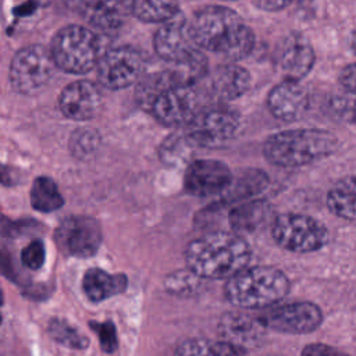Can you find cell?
<instances>
[{
    "instance_id": "obj_1",
    "label": "cell",
    "mask_w": 356,
    "mask_h": 356,
    "mask_svg": "<svg viewBox=\"0 0 356 356\" xmlns=\"http://www.w3.org/2000/svg\"><path fill=\"white\" fill-rule=\"evenodd\" d=\"M189 31L199 49L220 53L234 61L245 58L254 46L253 31L234 10L222 6L199 10L189 22Z\"/></svg>"
},
{
    "instance_id": "obj_2",
    "label": "cell",
    "mask_w": 356,
    "mask_h": 356,
    "mask_svg": "<svg viewBox=\"0 0 356 356\" xmlns=\"http://www.w3.org/2000/svg\"><path fill=\"white\" fill-rule=\"evenodd\" d=\"M252 250L248 242L232 232H210L193 239L186 250L188 268L200 278H231L248 267Z\"/></svg>"
},
{
    "instance_id": "obj_3",
    "label": "cell",
    "mask_w": 356,
    "mask_h": 356,
    "mask_svg": "<svg viewBox=\"0 0 356 356\" xmlns=\"http://www.w3.org/2000/svg\"><path fill=\"white\" fill-rule=\"evenodd\" d=\"M136 100L159 122L168 127H184L197 113V95L193 86L177 85L168 71L142 79L136 89Z\"/></svg>"
},
{
    "instance_id": "obj_4",
    "label": "cell",
    "mask_w": 356,
    "mask_h": 356,
    "mask_svg": "<svg viewBox=\"0 0 356 356\" xmlns=\"http://www.w3.org/2000/svg\"><path fill=\"white\" fill-rule=\"evenodd\" d=\"M338 147L334 134L324 129L281 131L267 138L266 159L278 167H300L332 154Z\"/></svg>"
},
{
    "instance_id": "obj_5",
    "label": "cell",
    "mask_w": 356,
    "mask_h": 356,
    "mask_svg": "<svg viewBox=\"0 0 356 356\" xmlns=\"http://www.w3.org/2000/svg\"><path fill=\"white\" fill-rule=\"evenodd\" d=\"M289 292V280L278 268L268 266L245 267L227 280L224 295L235 306L256 309L267 307Z\"/></svg>"
},
{
    "instance_id": "obj_6",
    "label": "cell",
    "mask_w": 356,
    "mask_h": 356,
    "mask_svg": "<svg viewBox=\"0 0 356 356\" xmlns=\"http://www.w3.org/2000/svg\"><path fill=\"white\" fill-rule=\"evenodd\" d=\"M100 50V39L93 31L70 25L56 33L50 53L58 68L71 74H85L99 63Z\"/></svg>"
},
{
    "instance_id": "obj_7",
    "label": "cell",
    "mask_w": 356,
    "mask_h": 356,
    "mask_svg": "<svg viewBox=\"0 0 356 356\" xmlns=\"http://www.w3.org/2000/svg\"><path fill=\"white\" fill-rule=\"evenodd\" d=\"M239 128V115L225 107L197 111L185 125L182 134L191 147H218L231 140Z\"/></svg>"
},
{
    "instance_id": "obj_8",
    "label": "cell",
    "mask_w": 356,
    "mask_h": 356,
    "mask_svg": "<svg viewBox=\"0 0 356 356\" xmlns=\"http://www.w3.org/2000/svg\"><path fill=\"white\" fill-rule=\"evenodd\" d=\"M271 234L281 248L296 253L314 252L323 248L328 239V231L318 220L296 213L277 216Z\"/></svg>"
},
{
    "instance_id": "obj_9",
    "label": "cell",
    "mask_w": 356,
    "mask_h": 356,
    "mask_svg": "<svg viewBox=\"0 0 356 356\" xmlns=\"http://www.w3.org/2000/svg\"><path fill=\"white\" fill-rule=\"evenodd\" d=\"M56 67L49 49L39 44L26 46L11 61L10 81L19 93L33 95L49 83Z\"/></svg>"
},
{
    "instance_id": "obj_10",
    "label": "cell",
    "mask_w": 356,
    "mask_h": 356,
    "mask_svg": "<svg viewBox=\"0 0 356 356\" xmlns=\"http://www.w3.org/2000/svg\"><path fill=\"white\" fill-rule=\"evenodd\" d=\"M145 71V58L134 47L121 46L104 53L97 63V78L108 89L118 90L139 81Z\"/></svg>"
},
{
    "instance_id": "obj_11",
    "label": "cell",
    "mask_w": 356,
    "mask_h": 356,
    "mask_svg": "<svg viewBox=\"0 0 356 356\" xmlns=\"http://www.w3.org/2000/svg\"><path fill=\"white\" fill-rule=\"evenodd\" d=\"M54 239L63 253L74 257H90L100 248L102 229L92 217L71 216L61 221Z\"/></svg>"
},
{
    "instance_id": "obj_12",
    "label": "cell",
    "mask_w": 356,
    "mask_h": 356,
    "mask_svg": "<svg viewBox=\"0 0 356 356\" xmlns=\"http://www.w3.org/2000/svg\"><path fill=\"white\" fill-rule=\"evenodd\" d=\"M323 321L320 307L312 302H295L273 307L263 313L257 323L261 327L288 334L314 331Z\"/></svg>"
},
{
    "instance_id": "obj_13",
    "label": "cell",
    "mask_w": 356,
    "mask_h": 356,
    "mask_svg": "<svg viewBox=\"0 0 356 356\" xmlns=\"http://www.w3.org/2000/svg\"><path fill=\"white\" fill-rule=\"evenodd\" d=\"M153 44L159 57L172 65L189 60L199 51L191 36L189 22L179 15L164 22L156 31Z\"/></svg>"
},
{
    "instance_id": "obj_14",
    "label": "cell",
    "mask_w": 356,
    "mask_h": 356,
    "mask_svg": "<svg viewBox=\"0 0 356 356\" xmlns=\"http://www.w3.org/2000/svg\"><path fill=\"white\" fill-rule=\"evenodd\" d=\"M234 174L227 164L218 160H195L184 175L185 191L193 196L222 195L232 181Z\"/></svg>"
},
{
    "instance_id": "obj_15",
    "label": "cell",
    "mask_w": 356,
    "mask_h": 356,
    "mask_svg": "<svg viewBox=\"0 0 356 356\" xmlns=\"http://www.w3.org/2000/svg\"><path fill=\"white\" fill-rule=\"evenodd\" d=\"M316 56L310 43L296 33L285 38L277 49L275 64L285 81L299 82L313 68Z\"/></svg>"
},
{
    "instance_id": "obj_16",
    "label": "cell",
    "mask_w": 356,
    "mask_h": 356,
    "mask_svg": "<svg viewBox=\"0 0 356 356\" xmlns=\"http://www.w3.org/2000/svg\"><path fill=\"white\" fill-rule=\"evenodd\" d=\"M102 92L89 81H76L64 88L60 95L63 114L75 121L95 118L102 107Z\"/></svg>"
},
{
    "instance_id": "obj_17",
    "label": "cell",
    "mask_w": 356,
    "mask_h": 356,
    "mask_svg": "<svg viewBox=\"0 0 356 356\" xmlns=\"http://www.w3.org/2000/svg\"><path fill=\"white\" fill-rule=\"evenodd\" d=\"M270 113L285 122L299 120L309 107L306 89L295 81H285L274 86L267 96Z\"/></svg>"
},
{
    "instance_id": "obj_18",
    "label": "cell",
    "mask_w": 356,
    "mask_h": 356,
    "mask_svg": "<svg viewBox=\"0 0 356 356\" xmlns=\"http://www.w3.org/2000/svg\"><path fill=\"white\" fill-rule=\"evenodd\" d=\"M78 10L92 26L110 32L132 14V0H82Z\"/></svg>"
},
{
    "instance_id": "obj_19",
    "label": "cell",
    "mask_w": 356,
    "mask_h": 356,
    "mask_svg": "<svg viewBox=\"0 0 356 356\" xmlns=\"http://www.w3.org/2000/svg\"><path fill=\"white\" fill-rule=\"evenodd\" d=\"M250 86L249 72L236 64H222L214 68L209 79L211 95L220 102L241 97Z\"/></svg>"
},
{
    "instance_id": "obj_20",
    "label": "cell",
    "mask_w": 356,
    "mask_h": 356,
    "mask_svg": "<svg viewBox=\"0 0 356 356\" xmlns=\"http://www.w3.org/2000/svg\"><path fill=\"white\" fill-rule=\"evenodd\" d=\"M82 288L92 302H102L121 293L127 288V277L124 274H108L100 268H89L83 275Z\"/></svg>"
},
{
    "instance_id": "obj_21",
    "label": "cell",
    "mask_w": 356,
    "mask_h": 356,
    "mask_svg": "<svg viewBox=\"0 0 356 356\" xmlns=\"http://www.w3.org/2000/svg\"><path fill=\"white\" fill-rule=\"evenodd\" d=\"M268 186V177L264 171L248 168L232 177V181L227 191L222 193V199L227 203L243 202L254 195L261 193Z\"/></svg>"
},
{
    "instance_id": "obj_22",
    "label": "cell",
    "mask_w": 356,
    "mask_h": 356,
    "mask_svg": "<svg viewBox=\"0 0 356 356\" xmlns=\"http://www.w3.org/2000/svg\"><path fill=\"white\" fill-rule=\"evenodd\" d=\"M327 206L335 216L356 220V175L335 182L327 193Z\"/></svg>"
},
{
    "instance_id": "obj_23",
    "label": "cell",
    "mask_w": 356,
    "mask_h": 356,
    "mask_svg": "<svg viewBox=\"0 0 356 356\" xmlns=\"http://www.w3.org/2000/svg\"><path fill=\"white\" fill-rule=\"evenodd\" d=\"M270 214V206L264 200L243 202L229 214L231 227L236 232H250L260 227Z\"/></svg>"
},
{
    "instance_id": "obj_24",
    "label": "cell",
    "mask_w": 356,
    "mask_h": 356,
    "mask_svg": "<svg viewBox=\"0 0 356 356\" xmlns=\"http://www.w3.org/2000/svg\"><path fill=\"white\" fill-rule=\"evenodd\" d=\"M174 356H243V353L231 342L192 338L179 343Z\"/></svg>"
},
{
    "instance_id": "obj_25",
    "label": "cell",
    "mask_w": 356,
    "mask_h": 356,
    "mask_svg": "<svg viewBox=\"0 0 356 356\" xmlns=\"http://www.w3.org/2000/svg\"><path fill=\"white\" fill-rule=\"evenodd\" d=\"M178 13V0H132V14L143 22L164 24Z\"/></svg>"
},
{
    "instance_id": "obj_26",
    "label": "cell",
    "mask_w": 356,
    "mask_h": 356,
    "mask_svg": "<svg viewBox=\"0 0 356 356\" xmlns=\"http://www.w3.org/2000/svg\"><path fill=\"white\" fill-rule=\"evenodd\" d=\"M31 203L33 209L43 213H50L60 209L64 200L53 179L39 177L35 179L31 189Z\"/></svg>"
},
{
    "instance_id": "obj_27",
    "label": "cell",
    "mask_w": 356,
    "mask_h": 356,
    "mask_svg": "<svg viewBox=\"0 0 356 356\" xmlns=\"http://www.w3.org/2000/svg\"><path fill=\"white\" fill-rule=\"evenodd\" d=\"M49 332L54 341L74 349H85L89 343V339L79 330L61 318H53L49 323Z\"/></svg>"
},
{
    "instance_id": "obj_28",
    "label": "cell",
    "mask_w": 356,
    "mask_h": 356,
    "mask_svg": "<svg viewBox=\"0 0 356 356\" xmlns=\"http://www.w3.org/2000/svg\"><path fill=\"white\" fill-rule=\"evenodd\" d=\"M191 147L189 143L186 142L182 131L181 132H175L172 135H170L164 143L160 147V159L164 163L168 164H175L178 163V160H181L182 157L185 159V149Z\"/></svg>"
},
{
    "instance_id": "obj_29",
    "label": "cell",
    "mask_w": 356,
    "mask_h": 356,
    "mask_svg": "<svg viewBox=\"0 0 356 356\" xmlns=\"http://www.w3.org/2000/svg\"><path fill=\"white\" fill-rule=\"evenodd\" d=\"M200 277H197L196 274H193L191 270L189 271H179V273H174L171 274L167 281H165V286L168 288V291L171 292H179V293H185L186 291H192L196 286V282Z\"/></svg>"
},
{
    "instance_id": "obj_30",
    "label": "cell",
    "mask_w": 356,
    "mask_h": 356,
    "mask_svg": "<svg viewBox=\"0 0 356 356\" xmlns=\"http://www.w3.org/2000/svg\"><path fill=\"white\" fill-rule=\"evenodd\" d=\"M90 325L97 332L102 349L107 353H113L117 349V343H118L114 324L111 321H106V323H92Z\"/></svg>"
},
{
    "instance_id": "obj_31",
    "label": "cell",
    "mask_w": 356,
    "mask_h": 356,
    "mask_svg": "<svg viewBox=\"0 0 356 356\" xmlns=\"http://www.w3.org/2000/svg\"><path fill=\"white\" fill-rule=\"evenodd\" d=\"M21 259L25 267L31 270H39L44 263V246L42 241H32L28 246L24 248Z\"/></svg>"
},
{
    "instance_id": "obj_32",
    "label": "cell",
    "mask_w": 356,
    "mask_h": 356,
    "mask_svg": "<svg viewBox=\"0 0 356 356\" xmlns=\"http://www.w3.org/2000/svg\"><path fill=\"white\" fill-rule=\"evenodd\" d=\"M300 356H349L339 349L324 345V343H310L303 348Z\"/></svg>"
},
{
    "instance_id": "obj_33",
    "label": "cell",
    "mask_w": 356,
    "mask_h": 356,
    "mask_svg": "<svg viewBox=\"0 0 356 356\" xmlns=\"http://www.w3.org/2000/svg\"><path fill=\"white\" fill-rule=\"evenodd\" d=\"M341 85L350 93H356V63L346 65L339 74Z\"/></svg>"
},
{
    "instance_id": "obj_34",
    "label": "cell",
    "mask_w": 356,
    "mask_h": 356,
    "mask_svg": "<svg viewBox=\"0 0 356 356\" xmlns=\"http://www.w3.org/2000/svg\"><path fill=\"white\" fill-rule=\"evenodd\" d=\"M96 136L92 132H79L76 134V138H74L75 142V150L76 152H83L88 153L89 150L95 149L96 145Z\"/></svg>"
},
{
    "instance_id": "obj_35",
    "label": "cell",
    "mask_w": 356,
    "mask_h": 356,
    "mask_svg": "<svg viewBox=\"0 0 356 356\" xmlns=\"http://www.w3.org/2000/svg\"><path fill=\"white\" fill-rule=\"evenodd\" d=\"M254 6L264 11H280L288 7L292 0H253Z\"/></svg>"
},
{
    "instance_id": "obj_36",
    "label": "cell",
    "mask_w": 356,
    "mask_h": 356,
    "mask_svg": "<svg viewBox=\"0 0 356 356\" xmlns=\"http://www.w3.org/2000/svg\"><path fill=\"white\" fill-rule=\"evenodd\" d=\"M0 182H3L6 185H11L14 182L13 172L7 167H4L1 164H0Z\"/></svg>"
},
{
    "instance_id": "obj_37",
    "label": "cell",
    "mask_w": 356,
    "mask_h": 356,
    "mask_svg": "<svg viewBox=\"0 0 356 356\" xmlns=\"http://www.w3.org/2000/svg\"><path fill=\"white\" fill-rule=\"evenodd\" d=\"M49 1L50 0H24V4L33 8V7H39V6H46Z\"/></svg>"
},
{
    "instance_id": "obj_38",
    "label": "cell",
    "mask_w": 356,
    "mask_h": 356,
    "mask_svg": "<svg viewBox=\"0 0 356 356\" xmlns=\"http://www.w3.org/2000/svg\"><path fill=\"white\" fill-rule=\"evenodd\" d=\"M349 44H350V49L353 50V53L356 54V31H353L350 33V38H349Z\"/></svg>"
},
{
    "instance_id": "obj_39",
    "label": "cell",
    "mask_w": 356,
    "mask_h": 356,
    "mask_svg": "<svg viewBox=\"0 0 356 356\" xmlns=\"http://www.w3.org/2000/svg\"><path fill=\"white\" fill-rule=\"evenodd\" d=\"M63 1H64L68 7H71V8H79L82 0H63Z\"/></svg>"
},
{
    "instance_id": "obj_40",
    "label": "cell",
    "mask_w": 356,
    "mask_h": 356,
    "mask_svg": "<svg viewBox=\"0 0 356 356\" xmlns=\"http://www.w3.org/2000/svg\"><path fill=\"white\" fill-rule=\"evenodd\" d=\"M353 117H355V121H356V103H355V108H353Z\"/></svg>"
},
{
    "instance_id": "obj_41",
    "label": "cell",
    "mask_w": 356,
    "mask_h": 356,
    "mask_svg": "<svg viewBox=\"0 0 356 356\" xmlns=\"http://www.w3.org/2000/svg\"><path fill=\"white\" fill-rule=\"evenodd\" d=\"M0 305H1V293H0ZM0 324H1V313H0Z\"/></svg>"
},
{
    "instance_id": "obj_42",
    "label": "cell",
    "mask_w": 356,
    "mask_h": 356,
    "mask_svg": "<svg viewBox=\"0 0 356 356\" xmlns=\"http://www.w3.org/2000/svg\"><path fill=\"white\" fill-rule=\"evenodd\" d=\"M228 1H236V0H228Z\"/></svg>"
}]
</instances>
